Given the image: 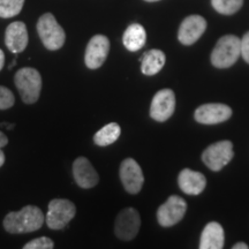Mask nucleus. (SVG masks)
<instances>
[{"label":"nucleus","instance_id":"6","mask_svg":"<svg viewBox=\"0 0 249 249\" xmlns=\"http://www.w3.org/2000/svg\"><path fill=\"white\" fill-rule=\"evenodd\" d=\"M233 143L231 141H219L209 145L202 154L203 163L213 171H220L232 160Z\"/></svg>","mask_w":249,"mask_h":249},{"label":"nucleus","instance_id":"22","mask_svg":"<svg viewBox=\"0 0 249 249\" xmlns=\"http://www.w3.org/2000/svg\"><path fill=\"white\" fill-rule=\"evenodd\" d=\"M24 0H0V18L17 17L22 11Z\"/></svg>","mask_w":249,"mask_h":249},{"label":"nucleus","instance_id":"16","mask_svg":"<svg viewBox=\"0 0 249 249\" xmlns=\"http://www.w3.org/2000/svg\"><path fill=\"white\" fill-rule=\"evenodd\" d=\"M178 185L185 194L198 195L204 191L205 186H207V179L200 172L183 169L179 173Z\"/></svg>","mask_w":249,"mask_h":249},{"label":"nucleus","instance_id":"11","mask_svg":"<svg viewBox=\"0 0 249 249\" xmlns=\"http://www.w3.org/2000/svg\"><path fill=\"white\" fill-rule=\"evenodd\" d=\"M110 52V40L104 35H95L89 40L86 49L85 62L89 70L102 67Z\"/></svg>","mask_w":249,"mask_h":249},{"label":"nucleus","instance_id":"13","mask_svg":"<svg viewBox=\"0 0 249 249\" xmlns=\"http://www.w3.org/2000/svg\"><path fill=\"white\" fill-rule=\"evenodd\" d=\"M207 29V21L201 15H189L180 24L178 39L183 45H192L197 42Z\"/></svg>","mask_w":249,"mask_h":249},{"label":"nucleus","instance_id":"2","mask_svg":"<svg viewBox=\"0 0 249 249\" xmlns=\"http://www.w3.org/2000/svg\"><path fill=\"white\" fill-rule=\"evenodd\" d=\"M241 39L234 35H226L218 39L211 52V64L216 68H229L233 66L241 55Z\"/></svg>","mask_w":249,"mask_h":249},{"label":"nucleus","instance_id":"10","mask_svg":"<svg viewBox=\"0 0 249 249\" xmlns=\"http://www.w3.org/2000/svg\"><path fill=\"white\" fill-rule=\"evenodd\" d=\"M176 110V95L173 90L161 89L156 92L151 102L150 117L158 123H164L173 116Z\"/></svg>","mask_w":249,"mask_h":249},{"label":"nucleus","instance_id":"1","mask_svg":"<svg viewBox=\"0 0 249 249\" xmlns=\"http://www.w3.org/2000/svg\"><path fill=\"white\" fill-rule=\"evenodd\" d=\"M45 222L43 211L35 205H26L20 211L6 214L4 229L11 234H22L38 231Z\"/></svg>","mask_w":249,"mask_h":249},{"label":"nucleus","instance_id":"27","mask_svg":"<svg viewBox=\"0 0 249 249\" xmlns=\"http://www.w3.org/2000/svg\"><path fill=\"white\" fill-rule=\"evenodd\" d=\"M233 249H248V245L245 244V242H238L232 247Z\"/></svg>","mask_w":249,"mask_h":249},{"label":"nucleus","instance_id":"24","mask_svg":"<svg viewBox=\"0 0 249 249\" xmlns=\"http://www.w3.org/2000/svg\"><path fill=\"white\" fill-rule=\"evenodd\" d=\"M15 103L14 93L6 87L0 86V110L11 108Z\"/></svg>","mask_w":249,"mask_h":249},{"label":"nucleus","instance_id":"18","mask_svg":"<svg viewBox=\"0 0 249 249\" xmlns=\"http://www.w3.org/2000/svg\"><path fill=\"white\" fill-rule=\"evenodd\" d=\"M147 40V33L141 24L133 23L124 30L123 43L128 51L135 52L141 50Z\"/></svg>","mask_w":249,"mask_h":249},{"label":"nucleus","instance_id":"5","mask_svg":"<svg viewBox=\"0 0 249 249\" xmlns=\"http://www.w3.org/2000/svg\"><path fill=\"white\" fill-rule=\"evenodd\" d=\"M75 204L66 198H54L49 203L45 223L51 230H61L75 217Z\"/></svg>","mask_w":249,"mask_h":249},{"label":"nucleus","instance_id":"21","mask_svg":"<svg viewBox=\"0 0 249 249\" xmlns=\"http://www.w3.org/2000/svg\"><path fill=\"white\" fill-rule=\"evenodd\" d=\"M211 5L219 14L232 15L240 11L244 0H211Z\"/></svg>","mask_w":249,"mask_h":249},{"label":"nucleus","instance_id":"17","mask_svg":"<svg viewBox=\"0 0 249 249\" xmlns=\"http://www.w3.org/2000/svg\"><path fill=\"white\" fill-rule=\"evenodd\" d=\"M224 230L217 222L207 224L202 231L200 249H222L224 248Z\"/></svg>","mask_w":249,"mask_h":249},{"label":"nucleus","instance_id":"3","mask_svg":"<svg viewBox=\"0 0 249 249\" xmlns=\"http://www.w3.org/2000/svg\"><path fill=\"white\" fill-rule=\"evenodd\" d=\"M14 82L23 103L34 104L38 101L42 90V76L38 71L31 67L21 68L15 73Z\"/></svg>","mask_w":249,"mask_h":249},{"label":"nucleus","instance_id":"28","mask_svg":"<svg viewBox=\"0 0 249 249\" xmlns=\"http://www.w3.org/2000/svg\"><path fill=\"white\" fill-rule=\"evenodd\" d=\"M4 65H5V53H4V51L0 49V71L2 70Z\"/></svg>","mask_w":249,"mask_h":249},{"label":"nucleus","instance_id":"23","mask_svg":"<svg viewBox=\"0 0 249 249\" xmlns=\"http://www.w3.org/2000/svg\"><path fill=\"white\" fill-rule=\"evenodd\" d=\"M54 247V242L48 236H40L27 242L23 246V249H52Z\"/></svg>","mask_w":249,"mask_h":249},{"label":"nucleus","instance_id":"30","mask_svg":"<svg viewBox=\"0 0 249 249\" xmlns=\"http://www.w3.org/2000/svg\"><path fill=\"white\" fill-rule=\"evenodd\" d=\"M144 1H148V2H155V1H160V0H144Z\"/></svg>","mask_w":249,"mask_h":249},{"label":"nucleus","instance_id":"4","mask_svg":"<svg viewBox=\"0 0 249 249\" xmlns=\"http://www.w3.org/2000/svg\"><path fill=\"white\" fill-rule=\"evenodd\" d=\"M37 33L43 45L50 51H57L61 49L66 40V34L62 27L55 20L53 14L45 13L38 18Z\"/></svg>","mask_w":249,"mask_h":249},{"label":"nucleus","instance_id":"25","mask_svg":"<svg viewBox=\"0 0 249 249\" xmlns=\"http://www.w3.org/2000/svg\"><path fill=\"white\" fill-rule=\"evenodd\" d=\"M240 50H241V57L244 60L249 64V31L245 34L244 37L241 38L240 43Z\"/></svg>","mask_w":249,"mask_h":249},{"label":"nucleus","instance_id":"19","mask_svg":"<svg viewBox=\"0 0 249 249\" xmlns=\"http://www.w3.org/2000/svg\"><path fill=\"white\" fill-rule=\"evenodd\" d=\"M166 57L164 52L160 50H150L145 52L141 59V71L144 75L152 76L160 73L161 68L164 67Z\"/></svg>","mask_w":249,"mask_h":249},{"label":"nucleus","instance_id":"26","mask_svg":"<svg viewBox=\"0 0 249 249\" xmlns=\"http://www.w3.org/2000/svg\"><path fill=\"white\" fill-rule=\"evenodd\" d=\"M8 144V139L4 133L0 132V149H2Z\"/></svg>","mask_w":249,"mask_h":249},{"label":"nucleus","instance_id":"12","mask_svg":"<svg viewBox=\"0 0 249 249\" xmlns=\"http://www.w3.org/2000/svg\"><path fill=\"white\" fill-rule=\"evenodd\" d=\"M232 116V108L225 104L219 103H210L203 104L196 108L194 117L197 123L203 124H222L229 120Z\"/></svg>","mask_w":249,"mask_h":249},{"label":"nucleus","instance_id":"8","mask_svg":"<svg viewBox=\"0 0 249 249\" xmlns=\"http://www.w3.org/2000/svg\"><path fill=\"white\" fill-rule=\"evenodd\" d=\"M141 226V218L138 210L126 208L117 216L114 224V232L120 240L130 241L138 235Z\"/></svg>","mask_w":249,"mask_h":249},{"label":"nucleus","instance_id":"9","mask_svg":"<svg viewBox=\"0 0 249 249\" xmlns=\"http://www.w3.org/2000/svg\"><path fill=\"white\" fill-rule=\"evenodd\" d=\"M119 176L127 193L138 194L141 192L143 183H144V176H143L141 166L135 160L126 158L120 165Z\"/></svg>","mask_w":249,"mask_h":249},{"label":"nucleus","instance_id":"14","mask_svg":"<svg viewBox=\"0 0 249 249\" xmlns=\"http://www.w3.org/2000/svg\"><path fill=\"white\" fill-rule=\"evenodd\" d=\"M73 176L77 186L83 189L92 188L99 181L97 171L86 157H79L74 160Z\"/></svg>","mask_w":249,"mask_h":249},{"label":"nucleus","instance_id":"20","mask_svg":"<svg viewBox=\"0 0 249 249\" xmlns=\"http://www.w3.org/2000/svg\"><path fill=\"white\" fill-rule=\"evenodd\" d=\"M120 134L121 128L119 124L116 123H110L105 124L103 128L99 129L93 135V142L99 147H107V145H110L116 142L119 139Z\"/></svg>","mask_w":249,"mask_h":249},{"label":"nucleus","instance_id":"29","mask_svg":"<svg viewBox=\"0 0 249 249\" xmlns=\"http://www.w3.org/2000/svg\"><path fill=\"white\" fill-rule=\"evenodd\" d=\"M5 154H4V151L1 150V149H0V167L2 166V165H4V163H5Z\"/></svg>","mask_w":249,"mask_h":249},{"label":"nucleus","instance_id":"7","mask_svg":"<svg viewBox=\"0 0 249 249\" xmlns=\"http://www.w3.org/2000/svg\"><path fill=\"white\" fill-rule=\"evenodd\" d=\"M187 203L182 197L172 195L157 210V220L160 226L171 227L178 224L185 217Z\"/></svg>","mask_w":249,"mask_h":249},{"label":"nucleus","instance_id":"15","mask_svg":"<svg viewBox=\"0 0 249 249\" xmlns=\"http://www.w3.org/2000/svg\"><path fill=\"white\" fill-rule=\"evenodd\" d=\"M28 30L26 24L21 21L11 23L5 33V44L13 53H21L28 45Z\"/></svg>","mask_w":249,"mask_h":249}]
</instances>
